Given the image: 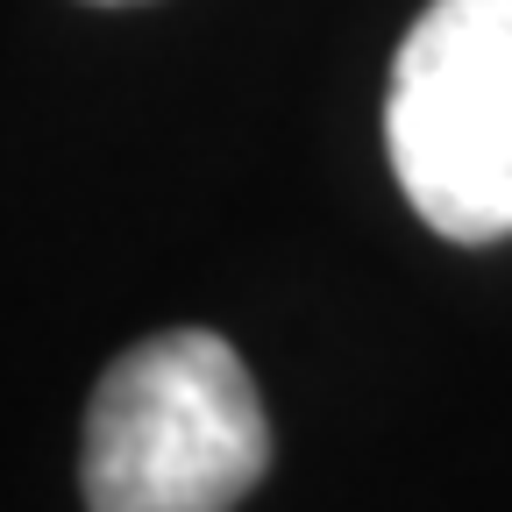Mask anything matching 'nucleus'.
I'll list each match as a JSON object with an SVG mask.
<instances>
[{
	"label": "nucleus",
	"instance_id": "7ed1b4c3",
	"mask_svg": "<svg viewBox=\"0 0 512 512\" xmlns=\"http://www.w3.org/2000/svg\"><path fill=\"white\" fill-rule=\"evenodd\" d=\"M93 8H128V0H93Z\"/></svg>",
	"mask_w": 512,
	"mask_h": 512
},
{
	"label": "nucleus",
	"instance_id": "f257e3e1",
	"mask_svg": "<svg viewBox=\"0 0 512 512\" xmlns=\"http://www.w3.org/2000/svg\"><path fill=\"white\" fill-rule=\"evenodd\" d=\"M271 463L264 399L207 328L150 335L86 413V512H235Z\"/></svg>",
	"mask_w": 512,
	"mask_h": 512
},
{
	"label": "nucleus",
	"instance_id": "f03ea898",
	"mask_svg": "<svg viewBox=\"0 0 512 512\" xmlns=\"http://www.w3.org/2000/svg\"><path fill=\"white\" fill-rule=\"evenodd\" d=\"M406 207L441 242L512 235V0H427L384 93Z\"/></svg>",
	"mask_w": 512,
	"mask_h": 512
}]
</instances>
